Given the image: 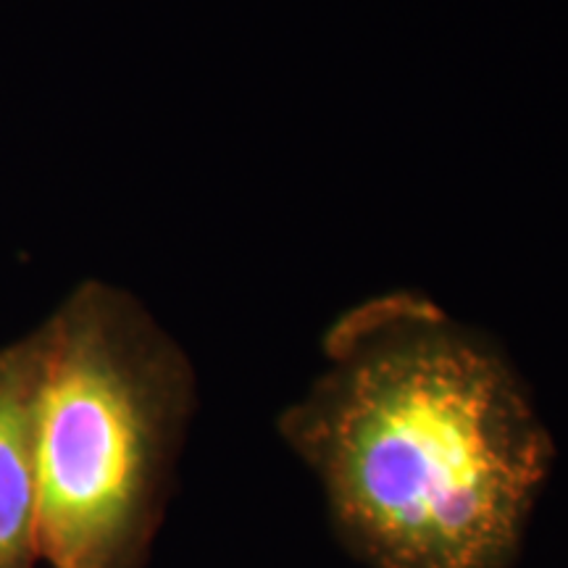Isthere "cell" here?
<instances>
[{
  "mask_svg": "<svg viewBox=\"0 0 568 568\" xmlns=\"http://www.w3.org/2000/svg\"><path fill=\"white\" fill-rule=\"evenodd\" d=\"M280 435L311 468L339 545L366 568H508L556 445L489 337L429 297L335 318Z\"/></svg>",
  "mask_w": 568,
  "mask_h": 568,
  "instance_id": "6da1fadb",
  "label": "cell"
},
{
  "mask_svg": "<svg viewBox=\"0 0 568 568\" xmlns=\"http://www.w3.org/2000/svg\"><path fill=\"white\" fill-rule=\"evenodd\" d=\"M38 326L0 345V568H38L34 545V393Z\"/></svg>",
  "mask_w": 568,
  "mask_h": 568,
  "instance_id": "3957f363",
  "label": "cell"
},
{
  "mask_svg": "<svg viewBox=\"0 0 568 568\" xmlns=\"http://www.w3.org/2000/svg\"><path fill=\"white\" fill-rule=\"evenodd\" d=\"M38 568H151L197 374L130 290L84 280L38 324Z\"/></svg>",
  "mask_w": 568,
  "mask_h": 568,
  "instance_id": "7a4b0ae2",
  "label": "cell"
}]
</instances>
